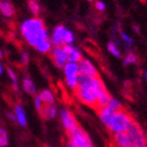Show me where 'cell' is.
<instances>
[{"instance_id":"ffe728a7","label":"cell","mask_w":147,"mask_h":147,"mask_svg":"<svg viewBox=\"0 0 147 147\" xmlns=\"http://www.w3.org/2000/svg\"><path fill=\"white\" fill-rule=\"evenodd\" d=\"M107 106L109 108H111V109H113L115 113H117V111H119V110L123 109L122 104L119 103V101H117V99H115V98H110V100H109V102H108Z\"/></svg>"},{"instance_id":"f546056e","label":"cell","mask_w":147,"mask_h":147,"mask_svg":"<svg viewBox=\"0 0 147 147\" xmlns=\"http://www.w3.org/2000/svg\"><path fill=\"white\" fill-rule=\"evenodd\" d=\"M28 61H29V55H28V53H23V56H22V62H23V64H27Z\"/></svg>"},{"instance_id":"484cf974","label":"cell","mask_w":147,"mask_h":147,"mask_svg":"<svg viewBox=\"0 0 147 147\" xmlns=\"http://www.w3.org/2000/svg\"><path fill=\"white\" fill-rule=\"evenodd\" d=\"M136 62H137V57H136V55L133 54V53H130L126 57V59L124 60L125 65H128L130 63H136Z\"/></svg>"},{"instance_id":"44dd1931","label":"cell","mask_w":147,"mask_h":147,"mask_svg":"<svg viewBox=\"0 0 147 147\" xmlns=\"http://www.w3.org/2000/svg\"><path fill=\"white\" fill-rule=\"evenodd\" d=\"M8 145V135L4 129H0V147H6Z\"/></svg>"},{"instance_id":"7402d4cb","label":"cell","mask_w":147,"mask_h":147,"mask_svg":"<svg viewBox=\"0 0 147 147\" xmlns=\"http://www.w3.org/2000/svg\"><path fill=\"white\" fill-rule=\"evenodd\" d=\"M36 48H37V50L39 51V52H41V53L49 52V51L51 50V43H50V41H49V40H47V41L41 43L39 46H37Z\"/></svg>"},{"instance_id":"9a60e30c","label":"cell","mask_w":147,"mask_h":147,"mask_svg":"<svg viewBox=\"0 0 147 147\" xmlns=\"http://www.w3.org/2000/svg\"><path fill=\"white\" fill-rule=\"evenodd\" d=\"M14 115L16 117V123H18V125L22 127L27 126V117H26V113L24 108L22 107V105H16L14 107Z\"/></svg>"},{"instance_id":"d590c367","label":"cell","mask_w":147,"mask_h":147,"mask_svg":"<svg viewBox=\"0 0 147 147\" xmlns=\"http://www.w3.org/2000/svg\"><path fill=\"white\" fill-rule=\"evenodd\" d=\"M145 143H146V147H147V135L145 136Z\"/></svg>"},{"instance_id":"30bf717a","label":"cell","mask_w":147,"mask_h":147,"mask_svg":"<svg viewBox=\"0 0 147 147\" xmlns=\"http://www.w3.org/2000/svg\"><path fill=\"white\" fill-rule=\"evenodd\" d=\"M62 51L65 53V55L67 56V62H75V63H78L80 62L81 60L83 59L82 58V54L79 50H77L75 47L71 45H63L61 47Z\"/></svg>"},{"instance_id":"e575fe53","label":"cell","mask_w":147,"mask_h":147,"mask_svg":"<svg viewBox=\"0 0 147 147\" xmlns=\"http://www.w3.org/2000/svg\"><path fill=\"white\" fill-rule=\"evenodd\" d=\"M2 74V67H1V64H0V75Z\"/></svg>"},{"instance_id":"5b68a950","label":"cell","mask_w":147,"mask_h":147,"mask_svg":"<svg viewBox=\"0 0 147 147\" xmlns=\"http://www.w3.org/2000/svg\"><path fill=\"white\" fill-rule=\"evenodd\" d=\"M44 28L43 21L40 18H32V20H28L22 25L21 31L23 36L26 39H29L32 36H34L36 33H38L40 30Z\"/></svg>"},{"instance_id":"9c48e42d","label":"cell","mask_w":147,"mask_h":147,"mask_svg":"<svg viewBox=\"0 0 147 147\" xmlns=\"http://www.w3.org/2000/svg\"><path fill=\"white\" fill-rule=\"evenodd\" d=\"M78 67L80 75H86V76L94 77V78L98 77V73H97L96 69L93 67V64L88 59H82L78 63Z\"/></svg>"},{"instance_id":"52a82bcc","label":"cell","mask_w":147,"mask_h":147,"mask_svg":"<svg viewBox=\"0 0 147 147\" xmlns=\"http://www.w3.org/2000/svg\"><path fill=\"white\" fill-rule=\"evenodd\" d=\"M67 29L62 26H58L54 29V32H53V35L51 37V45L54 46V48H61L62 46L64 45L63 42V37L64 34L67 32Z\"/></svg>"},{"instance_id":"8d00e7d4","label":"cell","mask_w":147,"mask_h":147,"mask_svg":"<svg viewBox=\"0 0 147 147\" xmlns=\"http://www.w3.org/2000/svg\"><path fill=\"white\" fill-rule=\"evenodd\" d=\"M0 58H2V52H1V50H0Z\"/></svg>"},{"instance_id":"277c9868","label":"cell","mask_w":147,"mask_h":147,"mask_svg":"<svg viewBox=\"0 0 147 147\" xmlns=\"http://www.w3.org/2000/svg\"><path fill=\"white\" fill-rule=\"evenodd\" d=\"M129 139L131 141L132 147H146L145 143V135L142 129L136 122H134L126 132Z\"/></svg>"},{"instance_id":"1f68e13d","label":"cell","mask_w":147,"mask_h":147,"mask_svg":"<svg viewBox=\"0 0 147 147\" xmlns=\"http://www.w3.org/2000/svg\"><path fill=\"white\" fill-rule=\"evenodd\" d=\"M7 117H8L9 119H11L12 122L16 123V115L13 113H7Z\"/></svg>"},{"instance_id":"836d02e7","label":"cell","mask_w":147,"mask_h":147,"mask_svg":"<svg viewBox=\"0 0 147 147\" xmlns=\"http://www.w3.org/2000/svg\"><path fill=\"white\" fill-rule=\"evenodd\" d=\"M67 147H76V146H75V145H74L73 143L69 142V143H67Z\"/></svg>"},{"instance_id":"6da1fadb","label":"cell","mask_w":147,"mask_h":147,"mask_svg":"<svg viewBox=\"0 0 147 147\" xmlns=\"http://www.w3.org/2000/svg\"><path fill=\"white\" fill-rule=\"evenodd\" d=\"M103 86V83L99 77L94 78V77L79 74L78 85L76 88V96L84 104L96 108L97 94Z\"/></svg>"},{"instance_id":"4316f807","label":"cell","mask_w":147,"mask_h":147,"mask_svg":"<svg viewBox=\"0 0 147 147\" xmlns=\"http://www.w3.org/2000/svg\"><path fill=\"white\" fill-rule=\"evenodd\" d=\"M74 41V36H73V33L69 32V31H67L65 34H64V37H63V42L67 45H69L71 43H73Z\"/></svg>"},{"instance_id":"7c38bea8","label":"cell","mask_w":147,"mask_h":147,"mask_svg":"<svg viewBox=\"0 0 147 147\" xmlns=\"http://www.w3.org/2000/svg\"><path fill=\"white\" fill-rule=\"evenodd\" d=\"M47 40H48V32H47V30H46L45 28H43L42 30H40L38 33H36L34 36L29 38L27 41L31 46L37 47V46H39L40 44L47 41Z\"/></svg>"},{"instance_id":"8fae6325","label":"cell","mask_w":147,"mask_h":147,"mask_svg":"<svg viewBox=\"0 0 147 147\" xmlns=\"http://www.w3.org/2000/svg\"><path fill=\"white\" fill-rule=\"evenodd\" d=\"M51 57H52L54 63L56 64V67L59 69L63 67L67 62V56L62 51L61 48H53L51 50Z\"/></svg>"},{"instance_id":"d4e9b609","label":"cell","mask_w":147,"mask_h":147,"mask_svg":"<svg viewBox=\"0 0 147 147\" xmlns=\"http://www.w3.org/2000/svg\"><path fill=\"white\" fill-rule=\"evenodd\" d=\"M29 7H30L31 11L34 14H36V16L39 14V12H40L39 5L37 4V2H35V0H30V1H29Z\"/></svg>"},{"instance_id":"f1b7e54d","label":"cell","mask_w":147,"mask_h":147,"mask_svg":"<svg viewBox=\"0 0 147 147\" xmlns=\"http://www.w3.org/2000/svg\"><path fill=\"white\" fill-rule=\"evenodd\" d=\"M122 37H123V39H124L125 41H126L127 43L129 44V46L132 45V44H133V40H132L131 38H129V37L127 36V35L125 34V33H122Z\"/></svg>"},{"instance_id":"e0dca14e","label":"cell","mask_w":147,"mask_h":147,"mask_svg":"<svg viewBox=\"0 0 147 147\" xmlns=\"http://www.w3.org/2000/svg\"><path fill=\"white\" fill-rule=\"evenodd\" d=\"M0 11L5 16H12L14 14V8L8 1H0Z\"/></svg>"},{"instance_id":"cb8c5ba5","label":"cell","mask_w":147,"mask_h":147,"mask_svg":"<svg viewBox=\"0 0 147 147\" xmlns=\"http://www.w3.org/2000/svg\"><path fill=\"white\" fill-rule=\"evenodd\" d=\"M107 48H108V51H109L110 53H113V55H115L117 57H121V56H122V54H121V52L119 51V49L117 48V46H115V43H113V42L108 43Z\"/></svg>"},{"instance_id":"ba28073f","label":"cell","mask_w":147,"mask_h":147,"mask_svg":"<svg viewBox=\"0 0 147 147\" xmlns=\"http://www.w3.org/2000/svg\"><path fill=\"white\" fill-rule=\"evenodd\" d=\"M60 117H61V122L63 125L64 129L67 130V132L71 131V129H74L76 126H78V122H77L76 117H74L73 113L67 109H62L61 113H60Z\"/></svg>"},{"instance_id":"d6a6232c","label":"cell","mask_w":147,"mask_h":147,"mask_svg":"<svg viewBox=\"0 0 147 147\" xmlns=\"http://www.w3.org/2000/svg\"><path fill=\"white\" fill-rule=\"evenodd\" d=\"M134 29H135L136 33H138V34H139V33H140V30H139V28H138L137 26H135V27H134Z\"/></svg>"},{"instance_id":"7a4b0ae2","label":"cell","mask_w":147,"mask_h":147,"mask_svg":"<svg viewBox=\"0 0 147 147\" xmlns=\"http://www.w3.org/2000/svg\"><path fill=\"white\" fill-rule=\"evenodd\" d=\"M133 123L134 119L131 117V115L127 113L125 109H122L115 113L113 123H111L108 130L113 134L126 133Z\"/></svg>"},{"instance_id":"4dcf8cb0","label":"cell","mask_w":147,"mask_h":147,"mask_svg":"<svg viewBox=\"0 0 147 147\" xmlns=\"http://www.w3.org/2000/svg\"><path fill=\"white\" fill-rule=\"evenodd\" d=\"M96 7L98 10H104V9H105V4H104L103 2H101V1H98V2L96 3Z\"/></svg>"},{"instance_id":"603a6c76","label":"cell","mask_w":147,"mask_h":147,"mask_svg":"<svg viewBox=\"0 0 147 147\" xmlns=\"http://www.w3.org/2000/svg\"><path fill=\"white\" fill-rule=\"evenodd\" d=\"M7 73H8L9 78L11 79L12 86H13V88H14V91H16V93H18V79H16V74L13 73V71H12V69H9V67L7 69Z\"/></svg>"},{"instance_id":"83f0119b","label":"cell","mask_w":147,"mask_h":147,"mask_svg":"<svg viewBox=\"0 0 147 147\" xmlns=\"http://www.w3.org/2000/svg\"><path fill=\"white\" fill-rule=\"evenodd\" d=\"M34 103H35V107H36V109L38 110V111H40V110L42 109V107H43L44 103H43V101L41 100V98H40L39 94L36 95V96H35Z\"/></svg>"},{"instance_id":"5bb4252c","label":"cell","mask_w":147,"mask_h":147,"mask_svg":"<svg viewBox=\"0 0 147 147\" xmlns=\"http://www.w3.org/2000/svg\"><path fill=\"white\" fill-rule=\"evenodd\" d=\"M41 113L42 117L46 119H53L57 115V108L55 107L53 104L49 105V104H44L42 109L39 111Z\"/></svg>"},{"instance_id":"f35d334b","label":"cell","mask_w":147,"mask_h":147,"mask_svg":"<svg viewBox=\"0 0 147 147\" xmlns=\"http://www.w3.org/2000/svg\"><path fill=\"white\" fill-rule=\"evenodd\" d=\"M145 77H146V80H147V71H146V74H145Z\"/></svg>"},{"instance_id":"3957f363","label":"cell","mask_w":147,"mask_h":147,"mask_svg":"<svg viewBox=\"0 0 147 147\" xmlns=\"http://www.w3.org/2000/svg\"><path fill=\"white\" fill-rule=\"evenodd\" d=\"M67 136L69 138V142L73 143L76 147H85L91 144V140L88 134L80 125L67 132Z\"/></svg>"},{"instance_id":"ab89813d","label":"cell","mask_w":147,"mask_h":147,"mask_svg":"<svg viewBox=\"0 0 147 147\" xmlns=\"http://www.w3.org/2000/svg\"><path fill=\"white\" fill-rule=\"evenodd\" d=\"M88 1H93V0H88Z\"/></svg>"},{"instance_id":"74e56055","label":"cell","mask_w":147,"mask_h":147,"mask_svg":"<svg viewBox=\"0 0 147 147\" xmlns=\"http://www.w3.org/2000/svg\"><path fill=\"white\" fill-rule=\"evenodd\" d=\"M85 147H93V146H92V144H90V145H88V146H85Z\"/></svg>"},{"instance_id":"4fadbf2b","label":"cell","mask_w":147,"mask_h":147,"mask_svg":"<svg viewBox=\"0 0 147 147\" xmlns=\"http://www.w3.org/2000/svg\"><path fill=\"white\" fill-rule=\"evenodd\" d=\"M113 143L115 147H132L131 141L129 139L127 133L113 134Z\"/></svg>"},{"instance_id":"ac0fdd59","label":"cell","mask_w":147,"mask_h":147,"mask_svg":"<svg viewBox=\"0 0 147 147\" xmlns=\"http://www.w3.org/2000/svg\"><path fill=\"white\" fill-rule=\"evenodd\" d=\"M39 96H40V98H41V100L43 101L44 104H49V105H51V104L54 103V96H53V94L49 90H43L39 94Z\"/></svg>"},{"instance_id":"8992f818","label":"cell","mask_w":147,"mask_h":147,"mask_svg":"<svg viewBox=\"0 0 147 147\" xmlns=\"http://www.w3.org/2000/svg\"><path fill=\"white\" fill-rule=\"evenodd\" d=\"M97 113H98L99 119L102 122V124L106 127L107 129H109L110 125L113 123V117H115V111L111 108H109L107 105L103 106V107L97 108Z\"/></svg>"},{"instance_id":"2e32d148","label":"cell","mask_w":147,"mask_h":147,"mask_svg":"<svg viewBox=\"0 0 147 147\" xmlns=\"http://www.w3.org/2000/svg\"><path fill=\"white\" fill-rule=\"evenodd\" d=\"M65 77H74L79 76V67L78 63L75 62H67V64L63 67Z\"/></svg>"},{"instance_id":"d6986e66","label":"cell","mask_w":147,"mask_h":147,"mask_svg":"<svg viewBox=\"0 0 147 147\" xmlns=\"http://www.w3.org/2000/svg\"><path fill=\"white\" fill-rule=\"evenodd\" d=\"M23 88L28 94L30 95H35L36 94V88H35L34 83L30 80L29 78L24 79L23 81Z\"/></svg>"}]
</instances>
